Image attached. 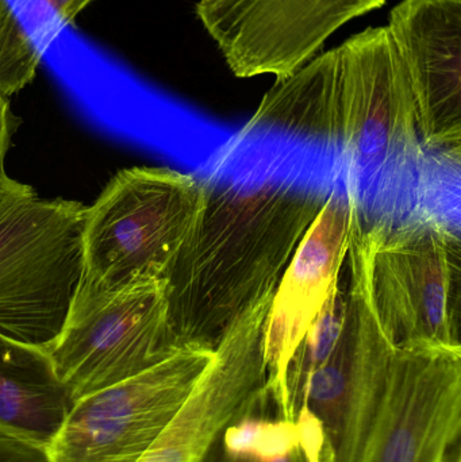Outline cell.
<instances>
[{
	"label": "cell",
	"instance_id": "obj_2",
	"mask_svg": "<svg viewBox=\"0 0 461 462\" xmlns=\"http://www.w3.org/2000/svg\"><path fill=\"white\" fill-rule=\"evenodd\" d=\"M200 180L202 213L164 276L178 349H216L243 312L275 292L327 200L284 184Z\"/></svg>",
	"mask_w": 461,
	"mask_h": 462
},
{
	"label": "cell",
	"instance_id": "obj_11",
	"mask_svg": "<svg viewBox=\"0 0 461 462\" xmlns=\"http://www.w3.org/2000/svg\"><path fill=\"white\" fill-rule=\"evenodd\" d=\"M360 222L348 195L333 192L295 249L273 293L264 328L267 390L283 420L290 410L286 376L295 350L340 284Z\"/></svg>",
	"mask_w": 461,
	"mask_h": 462
},
{
	"label": "cell",
	"instance_id": "obj_20",
	"mask_svg": "<svg viewBox=\"0 0 461 462\" xmlns=\"http://www.w3.org/2000/svg\"><path fill=\"white\" fill-rule=\"evenodd\" d=\"M460 462V461H459Z\"/></svg>",
	"mask_w": 461,
	"mask_h": 462
},
{
	"label": "cell",
	"instance_id": "obj_12",
	"mask_svg": "<svg viewBox=\"0 0 461 462\" xmlns=\"http://www.w3.org/2000/svg\"><path fill=\"white\" fill-rule=\"evenodd\" d=\"M387 29L408 73L422 145L461 159V0H402Z\"/></svg>",
	"mask_w": 461,
	"mask_h": 462
},
{
	"label": "cell",
	"instance_id": "obj_10",
	"mask_svg": "<svg viewBox=\"0 0 461 462\" xmlns=\"http://www.w3.org/2000/svg\"><path fill=\"white\" fill-rule=\"evenodd\" d=\"M460 433L461 349L395 347L356 462H457Z\"/></svg>",
	"mask_w": 461,
	"mask_h": 462
},
{
	"label": "cell",
	"instance_id": "obj_16",
	"mask_svg": "<svg viewBox=\"0 0 461 462\" xmlns=\"http://www.w3.org/2000/svg\"><path fill=\"white\" fill-rule=\"evenodd\" d=\"M271 399L265 393L233 420L203 462H310L298 423L263 411Z\"/></svg>",
	"mask_w": 461,
	"mask_h": 462
},
{
	"label": "cell",
	"instance_id": "obj_9",
	"mask_svg": "<svg viewBox=\"0 0 461 462\" xmlns=\"http://www.w3.org/2000/svg\"><path fill=\"white\" fill-rule=\"evenodd\" d=\"M387 0H199L195 14L235 78L276 80L318 54L338 29Z\"/></svg>",
	"mask_w": 461,
	"mask_h": 462
},
{
	"label": "cell",
	"instance_id": "obj_7",
	"mask_svg": "<svg viewBox=\"0 0 461 462\" xmlns=\"http://www.w3.org/2000/svg\"><path fill=\"white\" fill-rule=\"evenodd\" d=\"M42 347L76 402L161 363L179 350L168 330L164 279L114 291L78 285L61 331Z\"/></svg>",
	"mask_w": 461,
	"mask_h": 462
},
{
	"label": "cell",
	"instance_id": "obj_1",
	"mask_svg": "<svg viewBox=\"0 0 461 462\" xmlns=\"http://www.w3.org/2000/svg\"><path fill=\"white\" fill-rule=\"evenodd\" d=\"M338 89L327 146L333 186L363 229L436 219L460 230L461 160L422 145L405 65L387 26L336 46Z\"/></svg>",
	"mask_w": 461,
	"mask_h": 462
},
{
	"label": "cell",
	"instance_id": "obj_17",
	"mask_svg": "<svg viewBox=\"0 0 461 462\" xmlns=\"http://www.w3.org/2000/svg\"><path fill=\"white\" fill-rule=\"evenodd\" d=\"M0 462H51L48 452L0 431Z\"/></svg>",
	"mask_w": 461,
	"mask_h": 462
},
{
	"label": "cell",
	"instance_id": "obj_8",
	"mask_svg": "<svg viewBox=\"0 0 461 462\" xmlns=\"http://www.w3.org/2000/svg\"><path fill=\"white\" fill-rule=\"evenodd\" d=\"M214 349L184 346L152 368L78 399L51 462H137L178 414Z\"/></svg>",
	"mask_w": 461,
	"mask_h": 462
},
{
	"label": "cell",
	"instance_id": "obj_19",
	"mask_svg": "<svg viewBox=\"0 0 461 462\" xmlns=\"http://www.w3.org/2000/svg\"><path fill=\"white\" fill-rule=\"evenodd\" d=\"M94 0H42L43 5L51 11L60 27L69 26L80 15L84 8Z\"/></svg>",
	"mask_w": 461,
	"mask_h": 462
},
{
	"label": "cell",
	"instance_id": "obj_15",
	"mask_svg": "<svg viewBox=\"0 0 461 462\" xmlns=\"http://www.w3.org/2000/svg\"><path fill=\"white\" fill-rule=\"evenodd\" d=\"M59 27L42 0H0V97H11L34 80Z\"/></svg>",
	"mask_w": 461,
	"mask_h": 462
},
{
	"label": "cell",
	"instance_id": "obj_14",
	"mask_svg": "<svg viewBox=\"0 0 461 462\" xmlns=\"http://www.w3.org/2000/svg\"><path fill=\"white\" fill-rule=\"evenodd\" d=\"M42 346L0 333V431L48 450L75 406Z\"/></svg>",
	"mask_w": 461,
	"mask_h": 462
},
{
	"label": "cell",
	"instance_id": "obj_6",
	"mask_svg": "<svg viewBox=\"0 0 461 462\" xmlns=\"http://www.w3.org/2000/svg\"><path fill=\"white\" fill-rule=\"evenodd\" d=\"M371 231V298L392 344L461 349L460 230L424 219Z\"/></svg>",
	"mask_w": 461,
	"mask_h": 462
},
{
	"label": "cell",
	"instance_id": "obj_18",
	"mask_svg": "<svg viewBox=\"0 0 461 462\" xmlns=\"http://www.w3.org/2000/svg\"><path fill=\"white\" fill-rule=\"evenodd\" d=\"M21 125V119L11 110L8 97H0V172L5 171V154L11 148L14 134Z\"/></svg>",
	"mask_w": 461,
	"mask_h": 462
},
{
	"label": "cell",
	"instance_id": "obj_4",
	"mask_svg": "<svg viewBox=\"0 0 461 462\" xmlns=\"http://www.w3.org/2000/svg\"><path fill=\"white\" fill-rule=\"evenodd\" d=\"M205 205L200 179L168 167L119 171L83 227L78 287L114 291L141 279H164Z\"/></svg>",
	"mask_w": 461,
	"mask_h": 462
},
{
	"label": "cell",
	"instance_id": "obj_5",
	"mask_svg": "<svg viewBox=\"0 0 461 462\" xmlns=\"http://www.w3.org/2000/svg\"><path fill=\"white\" fill-rule=\"evenodd\" d=\"M373 231L356 230L346 257V312L337 344L295 406L321 431L322 462H356L386 390L395 352L371 298Z\"/></svg>",
	"mask_w": 461,
	"mask_h": 462
},
{
	"label": "cell",
	"instance_id": "obj_3",
	"mask_svg": "<svg viewBox=\"0 0 461 462\" xmlns=\"http://www.w3.org/2000/svg\"><path fill=\"white\" fill-rule=\"evenodd\" d=\"M86 211L0 172V333L37 346L59 336L83 273Z\"/></svg>",
	"mask_w": 461,
	"mask_h": 462
},
{
	"label": "cell",
	"instance_id": "obj_13",
	"mask_svg": "<svg viewBox=\"0 0 461 462\" xmlns=\"http://www.w3.org/2000/svg\"><path fill=\"white\" fill-rule=\"evenodd\" d=\"M265 388L264 326L257 318H240L222 336L178 414L137 462H203Z\"/></svg>",
	"mask_w": 461,
	"mask_h": 462
}]
</instances>
